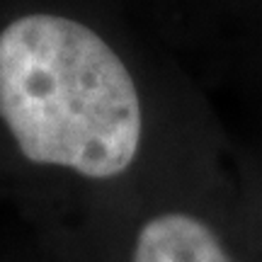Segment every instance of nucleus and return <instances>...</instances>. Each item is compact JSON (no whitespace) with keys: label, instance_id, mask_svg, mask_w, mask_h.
Segmentation results:
<instances>
[{"label":"nucleus","instance_id":"f257e3e1","mask_svg":"<svg viewBox=\"0 0 262 262\" xmlns=\"http://www.w3.org/2000/svg\"><path fill=\"white\" fill-rule=\"evenodd\" d=\"M0 119L27 160L85 178L122 175L139 153L126 66L93 29L58 15H25L0 32Z\"/></svg>","mask_w":262,"mask_h":262},{"label":"nucleus","instance_id":"f03ea898","mask_svg":"<svg viewBox=\"0 0 262 262\" xmlns=\"http://www.w3.org/2000/svg\"><path fill=\"white\" fill-rule=\"evenodd\" d=\"M134 262H231L209 226L187 214H163L141 228Z\"/></svg>","mask_w":262,"mask_h":262}]
</instances>
